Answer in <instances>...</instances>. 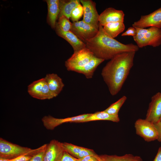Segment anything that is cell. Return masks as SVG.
Returning a JSON list of instances; mask_svg holds the SVG:
<instances>
[{
	"instance_id": "cell-9",
	"label": "cell",
	"mask_w": 161,
	"mask_h": 161,
	"mask_svg": "<svg viewBox=\"0 0 161 161\" xmlns=\"http://www.w3.org/2000/svg\"><path fill=\"white\" fill-rule=\"evenodd\" d=\"M83 8V21L97 30L99 29V15L96 3L91 0H80Z\"/></svg>"
},
{
	"instance_id": "cell-25",
	"label": "cell",
	"mask_w": 161,
	"mask_h": 161,
	"mask_svg": "<svg viewBox=\"0 0 161 161\" xmlns=\"http://www.w3.org/2000/svg\"><path fill=\"white\" fill-rule=\"evenodd\" d=\"M56 24L64 32L70 31L72 26V23L70 22L69 19L64 15L58 18V22Z\"/></svg>"
},
{
	"instance_id": "cell-1",
	"label": "cell",
	"mask_w": 161,
	"mask_h": 161,
	"mask_svg": "<svg viewBox=\"0 0 161 161\" xmlns=\"http://www.w3.org/2000/svg\"><path fill=\"white\" fill-rule=\"evenodd\" d=\"M136 52L123 53L110 60L103 68L101 75L112 96L121 90L134 64Z\"/></svg>"
},
{
	"instance_id": "cell-30",
	"label": "cell",
	"mask_w": 161,
	"mask_h": 161,
	"mask_svg": "<svg viewBox=\"0 0 161 161\" xmlns=\"http://www.w3.org/2000/svg\"><path fill=\"white\" fill-rule=\"evenodd\" d=\"M60 161H78V159L73 157L67 152L64 151Z\"/></svg>"
},
{
	"instance_id": "cell-3",
	"label": "cell",
	"mask_w": 161,
	"mask_h": 161,
	"mask_svg": "<svg viewBox=\"0 0 161 161\" xmlns=\"http://www.w3.org/2000/svg\"><path fill=\"white\" fill-rule=\"evenodd\" d=\"M46 145L45 144L37 148L32 149L12 143L0 138V157L10 160L26 154H35Z\"/></svg>"
},
{
	"instance_id": "cell-22",
	"label": "cell",
	"mask_w": 161,
	"mask_h": 161,
	"mask_svg": "<svg viewBox=\"0 0 161 161\" xmlns=\"http://www.w3.org/2000/svg\"><path fill=\"white\" fill-rule=\"evenodd\" d=\"M100 161H143L140 156L131 154H126L121 156L103 154L99 156Z\"/></svg>"
},
{
	"instance_id": "cell-8",
	"label": "cell",
	"mask_w": 161,
	"mask_h": 161,
	"mask_svg": "<svg viewBox=\"0 0 161 161\" xmlns=\"http://www.w3.org/2000/svg\"><path fill=\"white\" fill-rule=\"evenodd\" d=\"M70 31L85 44L87 41L96 35L98 30L82 20L73 22Z\"/></svg>"
},
{
	"instance_id": "cell-12",
	"label": "cell",
	"mask_w": 161,
	"mask_h": 161,
	"mask_svg": "<svg viewBox=\"0 0 161 161\" xmlns=\"http://www.w3.org/2000/svg\"><path fill=\"white\" fill-rule=\"evenodd\" d=\"M161 117V92H158L151 98L145 119L154 124L157 123Z\"/></svg>"
},
{
	"instance_id": "cell-15",
	"label": "cell",
	"mask_w": 161,
	"mask_h": 161,
	"mask_svg": "<svg viewBox=\"0 0 161 161\" xmlns=\"http://www.w3.org/2000/svg\"><path fill=\"white\" fill-rule=\"evenodd\" d=\"M61 144L65 151L78 159H80L88 155L96 157L99 156L93 150L91 149L66 142L61 143Z\"/></svg>"
},
{
	"instance_id": "cell-2",
	"label": "cell",
	"mask_w": 161,
	"mask_h": 161,
	"mask_svg": "<svg viewBox=\"0 0 161 161\" xmlns=\"http://www.w3.org/2000/svg\"><path fill=\"white\" fill-rule=\"evenodd\" d=\"M86 47L97 58L105 60H111L119 54L127 52L137 51V45L132 43L123 44L107 35L103 26L99 24L96 35L87 41Z\"/></svg>"
},
{
	"instance_id": "cell-36",
	"label": "cell",
	"mask_w": 161,
	"mask_h": 161,
	"mask_svg": "<svg viewBox=\"0 0 161 161\" xmlns=\"http://www.w3.org/2000/svg\"><path fill=\"white\" fill-rule=\"evenodd\" d=\"M159 121H160V123H161V118H160V120Z\"/></svg>"
},
{
	"instance_id": "cell-23",
	"label": "cell",
	"mask_w": 161,
	"mask_h": 161,
	"mask_svg": "<svg viewBox=\"0 0 161 161\" xmlns=\"http://www.w3.org/2000/svg\"><path fill=\"white\" fill-rule=\"evenodd\" d=\"M59 12V0L54 4L48 5L47 21L52 28L55 29Z\"/></svg>"
},
{
	"instance_id": "cell-21",
	"label": "cell",
	"mask_w": 161,
	"mask_h": 161,
	"mask_svg": "<svg viewBox=\"0 0 161 161\" xmlns=\"http://www.w3.org/2000/svg\"><path fill=\"white\" fill-rule=\"evenodd\" d=\"M80 3L79 0H59L60 12L58 18L64 15L69 19L73 9Z\"/></svg>"
},
{
	"instance_id": "cell-7",
	"label": "cell",
	"mask_w": 161,
	"mask_h": 161,
	"mask_svg": "<svg viewBox=\"0 0 161 161\" xmlns=\"http://www.w3.org/2000/svg\"><path fill=\"white\" fill-rule=\"evenodd\" d=\"M136 134L145 141L157 140L158 133L154 124L145 119H139L134 123Z\"/></svg>"
},
{
	"instance_id": "cell-29",
	"label": "cell",
	"mask_w": 161,
	"mask_h": 161,
	"mask_svg": "<svg viewBox=\"0 0 161 161\" xmlns=\"http://www.w3.org/2000/svg\"><path fill=\"white\" fill-rule=\"evenodd\" d=\"M137 34V30L135 27H129L127 30L122 34V36H131L133 37L135 36Z\"/></svg>"
},
{
	"instance_id": "cell-6",
	"label": "cell",
	"mask_w": 161,
	"mask_h": 161,
	"mask_svg": "<svg viewBox=\"0 0 161 161\" xmlns=\"http://www.w3.org/2000/svg\"><path fill=\"white\" fill-rule=\"evenodd\" d=\"M94 56L93 53L86 47L74 52L71 56L65 61V67L67 70L74 72L88 63Z\"/></svg>"
},
{
	"instance_id": "cell-34",
	"label": "cell",
	"mask_w": 161,
	"mask_h": 161,
	"mask_svg": "<svg viewBox=\"0 0 161 161\" xmlns=\"http://www.w3.org/2000/svg\"><path fill=\"white\" fill-rule=\"evenodd\" d=\"M59 0H47L46 1L47 3V5H51L55 4L58 2Z\"/></svg>"
},
{
	"instance_id": "cell-17",
	"label": "cell",
	"mask_w": 161,
	"mask_h": 161,
	"mask_svg": "<svg viewBox=\"0 0 161 161\" xmlns=\"http://www.w3.org/2000/svg\"><path fill=\"white\" fill-rule=\"evenodd\" d=\"M104 61L94 56L88 63L74 72L83 74L87 79L91 78L97 66Z\"/></svg>"
},
{
	"instance_id": "cell-33",
	"label": "cell",
	"mask_w": 161,
	"mask_h": 161,
	"mask_svg": "<svg viewBox=\"0 0 161 161\" xmlns=\"http://www.w3.org/2000/svg\"><path fill=\"white\" fill-rule=\"evenodd\" d=\"M153 161H161V147L159 148Z\"/></svg>"
},
{
	"instance_id": "cell-11",
	"label": "cell",
	"mask_w": 161,
	"mask_h": 161,
	"mask_svg": "<svg viewBox=\"0 0 161 161\" xmlns=\"http://www.w3.org/2000/svg\"><path fill=\"white\" fill-rule=\"evenodd\" d=\"M91 114H83L79 115L64 118H56L50 115L45 116L41 119L44 127L48 130H52L57 126L66 123H78L86 119Z\"/></svg>"
},
{
	"instance_id": "cell-19",
	"label": "cell",
	"mask_w": 161,
	"mask_h": 161,
	"mask_svg": "<svg viewBox=\"0 0 161 161\" xmlns=\"http://www.w3.org/2000/svg\"><path fill=\"white\" fill-rule=\"evenodd\" d=\"M99 120H106L118 122L120 121V120L118 115H111L103 111L91 114L88 117L83 120L79 121L78 123H83Z\"/></svg>"
},
{
	"instance_id": "cell-28",
	"label": "cell",
	"mask_w": 161,
	"mask_h": 161,
	"mask_svg": "<svg viewBox=\"0 0 161 161\" xmlns=\"http://www.w3.org/2000/svg\"><path fill=\"white\" fill-rule=\"evenodd\" d=\"M35 155L32 154H26L10 160L11 161H30Z\"/></svg>"
},
{
	"instance_id": "cell-26",
	"label": "cell",
	"mask_w": 161,
	"mask_h": 161,
	"mask_svg": "<svg viewBox=\"0 0 161 161\" xmlns=\"http://www.w3.org/2000/svg\"><path fill=\"white\" fill-rule=\"evenodd\" d=\"M83 14V8L81 4L76 7L72 11L70 18L73 22H77L81 18Z\"/></svg>"
},
{
	"instance_id": "cell-24",
	"label": "cell",
	"mask_w": 161,
	"mask_h": 161,
	"mask_svg": "<svg viewBox=\"0 0 161 161\" xmlns=\"http://www.w3.org/2000/svg\"><path fill=\"white\" fill-rule=\"evenodd\" d=\"M126 99L127 97L123 96L116 102L111 104L104 111L111 115H118L119 111Z\"/></svg>"
},
{
	"instance_id": "cell-10",
	"label": "cell",
	"mask_w": 161,
	"mask_h": 161,
	"mask_svg": "<svg viewBox=\"0 0 161 161\" xmlns=\"http://www.w3.org/2000/svg\"><path fill=\"white\" fill-rule=\"evenodd\" d=\"M132 26L139 28L155 27L161 29V7L149 14L141 16Z\"/></svg>"
},
{
	"instance_id": "cell-27",
	"label": "cell",
	"mask_w": 161,
	"mask_h": 161,
	"mask_svg": "<svg viewBox=\"0 0 161 161\" xmlns=\"http://www.w3.org/2000/svg\"><path fill=\"white\" fill-rule=\"evenodd\" d=\"M46 147L47 146L33 156L30 161H43L44 154Z\"/></svg>"
},
{
	"instance_id": "cell-35",
	"label": "cell",
	"mask_w": 161,
	"mask_h": 161,
	"mask_svg": "<svg viewBox=\"0 0 161 161\" xmlns=\"http://www.w3.org/2000/svg\"><path fill=\"white\" fill-rule=\"evenodd\" d=\"M0 161H11V160L0 157Z\"/></svg>"
},
{
	"instance_id": "cell-5",
	"label": "cell",
	"mask_w": 161,
	"mask_h": 161,
	"mask_svg": "<svg viewBox=\"0 0 161 161\" xmlns=\"http://www.w3.org/2000/svg\"><path fill=\"white\" fill-rule=\"evenodd\" d=\"M27 92L32 97L41 100L50 99L57 96L50 90L44 78L30 84L27 86Z\"/></svg>"
},
{
	"instance_id": "cell-4",
	"label": "cell",
	"mask_w": 161,
	"mask_h": 161,
	"mask_svg": "<svg viewBox=\"0 0 161 161\" xmlns=\"http://www.w3.org/2000/svg\"><path fill=\"white\" fill-rule=\"evenodd\" d=\"M135 28L137 34L133 38L139 48L147 46L156 47L161 44V29L155 27L147 29Z\"/></svg>"
},
{
	"instance_id": "cell-32",
	"label": "cell",
	"mask_w": 161,
	"mask_h": 161,
	"mask_svg": "<svg viewBox=\"0 0 161 161\" xmlns=\"http://www.w3.org/2000/svg\"><path fill=\"white\" fill-rule=\"evenodd\" d=\"M158 133V137L157 140L161 142V123L160 121L154 124Z\"/></svg>"
},
{
	"instance_id": "cell-14",
	"label": "cell",
	"mask_w": 161,
	"mask_h": 161,
	"mask_svg": "<svg viewBox=\"0 0 161 161\" xmlns=\"http://www.w3.org/2000/svg\"><path fill=\"white\" fill-rule=\"evenodd\" d=\"M124 13L122 10L112 7L108 8L99 15V24L103 26L110 22H124Z\"/></svg>"
},
{
	"instance_id": "cell-31",
	"label": "cell",
	"mask_w": 161,
	"mask_h": 161,
	"mask_svg": "<svg viewBox=\"0 0 161 161\" xmlns=\"http://www.w3.org/2000/svg\"><path fill=\"white\" fill-rule=\"evenodd\" d=\"M99 156V155L97 157L88 155L78 160V161H100Z\"/></svg>"
},
{
	"instance_id": "cell-16",
	"label": "cell",
	"mask_w": 161,
	"mask_h": 161,
	"mask_svg": "<svg viewBox=\"0 0 161 161\" xmlns=\"http://www.w3.org/2000/svg\"><path fill=\"white\" fill-rule=\"evenodd\" d=\"M55 29L57 35L65 39L71 45L74 52L86 47V44L80 40L71 31H63L56 24Z\"/></svg>"
},
{
	"instance_id": "cell-13",
	"label": "cell",
	"mask_w": 161,
	"mask_h": 161,
	"mask_svg": "<svg viewBox=\"0 0 161 161\" xmlns=\"http://www.w3.org/2000/svg\"><path fill=\"white\" fill-rule=\"evenodd\" d=\"M64 151L61 143L57 140H52L47 144L43 161H60Z\"/></svg>"
},
{
	"instance_id": "cell-20",
	"label": "cell",
	"mask_w": 161,
	"mask_h": 161,
	"mask_svg": "<svg viewBox=\"0 0 161 161\" xmlns=\"http://www.w3.org/2000/svg\"><path fill=\"white\" fill-rule=\"evenodd\" d=\"M105 32L113 38L117 37L125 29L124 22H116L106 24L103 26Z\"/></svg>"
},
{
	"instance_id": "cell-18",
	"label": "cell",
	"mask_w": 161,
	"mask_h": 161,
	"mask_svg": "<svg viewBox=\"0 0 161 161\" xmlns=\"http://www.w3.org/2000/svg\"><path fill=\"white\" fill-rule=\"evenodd\" d=\"M44 78L50 90L57 96L64 86L62 79L54 73L47 74Z\"/></svg>"
}]
</instances>
